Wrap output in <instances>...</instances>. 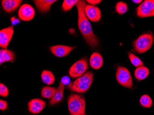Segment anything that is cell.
<instances>
[{"label":"cell","instance_id":"cell-1","mask_svg":"<svg viewBox=\"0 0 154 115\" xmlns=\"http://www.w3.org/2000/svg\"><path fill=\"white\" fill-rule=\"evenodd\" d=\"M85 1H79L77 4L78 12V26L81 34L88 44L92 47H96L99 44V41L94 34L92 26L85 12L86 6Z\"/></svg>","mask_w":154,"mask_h":115},{"label":"cell","instance_id":"cell-7","mask_svg":"<svg viewBox=\"0 0 154 115\" xmlns=\"http://www.w3.org/2000/svg\"><path fill=\"white\" fill-rule=\"evenodd\" d=\"M137 15L140 18L154 16V0H146L137 7Z\"/></svg>","mask_w":154,"mask_h":115},{"label":"cell","instance_id":"cell-8","mask_svg":"<svg viewBox=\"0 0 154 115\" xmlns=\"http://www.w3.org/2000/svg\"><path fill=\"white\" fill-rule=\"evenodd\" d=\"M13 26L3 29L0 31V47L6 49L10 43L14 34Z\"/></svg>","mask_w":154,"mask_h":115},{"label":"cell","instance_id":"cell-12","mask_svg":"<svg viewBox=\"0 0 154 115\" xmlns=\"http://www.w3.org/2000/svg\"><path fill=\"white\" fill-rule=\"evenodd\" d=\"M75 48V47L69 46L59 45L51 47L50 49L51 52L55 56L61 58L68 55Z\"/></svg>","mask_w":154,"mask_h":115},{"label":"cell","instance_id":"cell-3","mask_svg":"<svg viewBox=\"0 0 154 115\" xmlns=\"http://www.w3.org/2000/svg\"><path fill=\"white\" fill-rule=\"evenodd\" d=\"M94 75L91 71H88L83 76L76 79L73 83L69 85L71 91L78 93H84L91 87L93 82Z\"/></svg>","mask_w":154,"mask_h":115},{"label":"cell","instance_id":"cell-24","mask_svg":"<svg viewBox=\"0 0 154 115\" xmlns=\"http://www.w3.org/2000/svg\"><path fill=\"white\" fill-rule=\"evenodd\" d=\"M116 9L117 13L120 14H123L128 11V7L126 3L123 2H119L116 5Z\"/></svg>","mask_w":154,"mask_h":115},{"label":"cell","instance_id":"cell-25","mask_svg":"<svg viewBox=\"0 0 154 115\" xmlns=\"http://www.w3.org/2000/svg\"><path fill=\"white\" fill-rule=\"evenodd\" d=\"M9 94L8 89L7 86L2 83L0 84V95L3 97H6Z\"/></svg>","mask_w":154,"mask_h":115},{"label":"cell","instance_id":"cell-6","mask_svg":"<svg viewBox=\"0 0 154 115\" xmlns=\"http://www.w3.org/2000/svg\"><path fill=\"white\" fill-rule=\"evenodd\" d=\"M88 69L87 59L84 58L75 62L69 70V74L71 77H79L83 76Z\"/></svg>","mask_w":154,"mask_h":115},{"label":"cell","instance_id":"cell-11","mask_svg":"<svg viewBox=\"0 0 154 115\" xmlns=\"http://www.w3.org/2000/svg\"><path fill=\"white\" fill-rule=\"evenodd\" d=\"M45 105V102L43 99L34 98L30 100L28 102V108L32 114H38L44 110Z\"/></svg>","mask_w":154,"mask_h":115},{"label":"cell","instance_id":"cell-21","mask_svg":"<svg viewBox=\"0 0 154 115\" xmlns=\"http://www.w3.org/2000/svg\"><path fill=\"white\" fill-rule=\"evenodd\" d=\"M129 58L131 62V64L135 66V67H140V66H143V63L142 61L140 59L138 58L137 56H136L134 53H131V52L128 53Z\"/></svg>","mask_w":154,"mask_h":115},{"label":"cell","instance_id":"cell-19","mask_svg":"<svg viewBox=\"0 0 154 115\" xmlns=\"http://www.w3.org/2000/svg\"><path fill=\"white\" fill-rule=\"evenodd\" d=\"M41 78L43 83L50 85L53 84L55 81L54 75L51 71L45 70L41 74Z\"/></svg>","mask_w":154,"mask_h":115},{"label":"cell","instance_id":"cell-15","mask_svg":"<svg viewBox=\"0 0 154 115\" xmlns=\"http://www.w3.org/2000/svg\"><path fill=\"white\" fill-rule=\"evenodd\" d=\"M65 85L62 82H60L59 85L57 88V90L54 95L50 101V104L54 105L60 102L64 98V92Z\"/></svg>","mask_w":154,"mask_h":115},{"label":"cell","instance_id":"cell-4","mask_svg":"<svg viewBox=\"0 0 154 115\" xmlns=\"http://www.w3.org/2000/svg\"><path fill=\"white\" fill-rule=\"evenodd\" d=\"M154 36L151 34L142 35L132 42L134 51L138 53H143L150 49L153 44Z\"/></svg>","mask_w":154,"mask_h":115},{"label":"cell","instance_id":"cell-9","mask_svg":"<svg viewBox=\"0 0 154 115\" xmlns=\"http://www.w3.org/2000/svg\"><path fill=\"white\" fill-rule=\"evenodd\" d=\"M18 15L20 20L28 21L33 19L35 15V11L31 5L23 4L19 9Z\"/></svg>","mask_w":154,"mask_h":115},{"label":"cell","instance_id":"cell-26","mask_svg":"<svg viewBox=\"0 0 154 115\" xmlns=\"http://www.w3.org/2000/svg\"><path fill=\"white\" fill-rule=\"evenodd\" d=\"M8 104L7 101L4 100H0V109L1 110H5L8 108Z\"/></svg>","mask_w":154,"mask_h":115},{"label":"cell","instance_id":"cell-23","mask_svg":"<svg viewBox=\"0 0 154 115\" xmlns=\"http://www.w3.org/2000/svg\"><path fill=\"white\" fill-rule=\"evenodd\" d=\"M79 1L78 0H64L62 3V8L63 11L67 12L71 10L74 5H77Z\"/></svg>","mask_w":154,"mask_h":115},{"label":"cell","instance_id":"cell-17","mask_svg":"<svg viewBox=\"0 0 154 115\" xmlns=\"http://www.w3.org/2000/svg\"><path fill=\"white\" fill-rule=\"evenodd\" d=\"M0 64L6 62H13L15 59L14 53L11 50L2 49L0 50Z\"/></svg>","mask_w":154,"mask_h":115},{"label":"cell","instance_id":"cell-20","mask_svg":"<svg viewBox=\"0 0 154 115\" xmlns=\"http://www.w3.org/2000/svg\"><path fill=\"white\" fill-rule=\"evenodd\" d=\"M57 90V89L50 86H45L41 91V97L43 98L51 99Z\"/></svg>","mask_w":154,"mask_h":115},{"label":"cell","instance_id":"cell-18","mask_svg":"<svg viewBox=\"0 0 154 115\" xmlns=\"http://www.w3.org/2000/svg\"><path fill=\"white\" fill-rule=\"evenodd\" d=\"M149 74V69L143 66L137 67L134 72L135 77L139 81L144 80L148 77Z\"/></svg>","mask_w":154,"mask_h":115},{"label":"cell","instance_id":"cell-16","mask_svg":"<svg viewBox=\"0 0 154 115\" xmlns=\"http://www.w3.org/2000/svg\"><path fill=\"white\" fill-rule=\"evenodd\" d=\"M103 59L102 55L98 53L94 52L91 55L90 64L93 69L98 70L103 66Z\"/></svg>","mask_w":154,"mask_h":115},{"label":"cell","instance_id":"cell-13","mask_svg":"<svg viewBox=\"0 0 154 115\" xmlns=\"http://www.w3.org/2000/svg\"><path fill=\"white\" fill-rule=\"evenodd\" d=\"M23 1L21 0H3L2 5L5 12L12 13L15 11L22 3Z\"/></svg>","mask_w":154,"mask_h":115},{"label":"cell","instance_id":"cell-27","mask_svg":"<svg viewBox=\"0 0 154 115\" xmlns=\"http://www.w3.org/2000/svg\"><path fill=\"white\" fill-rule=\"evenodd\" d=\"M88 3L90 4V5L94 6V5H97L100 3L102 2L101 0H87L86 1Z\"/></svg>","mask_w":154,"mask_h":115},{"label":"cell","instance_id":"cell-10","mask_svg":"<svg viewBox=\"0 0 154 115\" xmlns=\"http://www.w3.org/2000/svg\"><path fill=\"white\" fill-rule=\"evenodd\" d=\"M85 12L87 18L92 22H97L101 20L102 17L101 11L96 6L86 5Z\"/></svg>","mask_w":154,"mask_h":115},{"label":"cell","instance_id":"cell-30","mask_svg":"<svg viewBox=\"0 0 154 115\" xmlns=\"http://www.w3.org/2000/svg\"><path fill=\"white\" fill-rule=\"evenodd\" d=\"M132 2H134V3H137V4H138V3H141V2H142V0H135V1H134V0H133Z\"/></svg>","mask_w":154,"mask_h":115},{"label":"cell","instance_id":"cell-22","mask_svg":"<svg viewBox=\"0 0 154 115\" xmlns=\"http://www.w3.org/2000/svg\"><path fill=\"white\" fill-rule=\"evenodd\" d=\"M139 102L143 107L146 108H149L153 103L152 99L148 95H144L142 96L139 100Z\"/></svg>","mask_w":154,"mask_h":115},{"label":"cell","instance_id":"cell-29","mask_svg":"<svg viewBox=\"0 0 154 115\" xmlns=\"http://www.w3.org/2000/svg\"><path fill=\"white\" fill-rule=\"evenodd\" d=\"M20 21L18 19H16L15 17H13L11 19V22L12 25H16L20 23Z\"/></svg>","mask_w":154,"mask_h":115},{"label":"cell","instance_id":"cell-2","mask_svg":"<svg viewBox=\"0 0 154 115\" xmlns=\"http://www.w3.org/2000/svg\"><path fill=\"white\" fill-rule=\"evenodd\" d=\"M67 101L71 115H87L85 113V99L83 95L71 93L67 98Z\"/></svg>","mask_w":154,"mask_h":115},{"label":"cell","instance_id":"cell-5","mask_svg":"<svg viewBox=\"0 0 154 115\" xmlns=\"http://www.w3.org/2000/svg\"><path fill=\"white\" fill-rule=\"evenodd\" d=\"M116 77L119 83L125 88L131 89L133 85L132 78L129 71L127 68L118 66L117 69Z\"/></svg>","mask_w":154,"mask_h":115},{"label":"cell","instance_id":"cell-28","mask_svg":"<svg viewBox=\"0 0 154 115\" xmlns=\"http://www.w3.org/2000/svg\"><path fill=\"white\" fill-rule=\"evenodd\" d=\"M61 82L65 85L66 84H68L69 83H70V80L68 77H64L61 78Z\"/></svg>","mask_w":154,"mask_h":115},{"label":"cell","instance_id":"cell-14","mask_svg":"<svg viewBox=\"0 0 154 115\" xmlns=\"http://www.w3.org/2000/svg\"><path fill=\"white\" fill-rule=\"evenodd\" d=\"M57 1V0H36L33 2L39 12L45 13L50 11L52 5Z\"/></svg>","mask_w":154,"mask_h":115}]
</instances>
